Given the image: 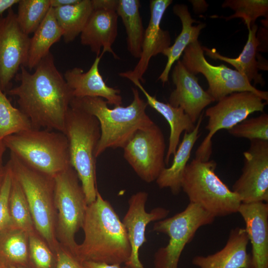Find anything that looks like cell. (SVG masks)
<instances>
[{"mask_svg": "<svg viewBox=\"0 0 268 268\" xmlns=\"http://www.w3.org/2000/svg\"><path fill=\"white\" fill-rule=\"evenodd\" d=\"M213 160L194 158L188 163L181 182V190L190 202L196 204L215 217L238 212L239 197L230 190L216 175Z\"/></svg>", "mask_w": 268, "mask_h": 268, "instance_id": "52a82bcc", "label": "cell"}, {"mask_svg": "<svg viewBox=\"0 0 268 268\" xmlns=\"http://www.w3.org/2000/svg\"><path fill=\"white\" fill-rule=\"evenodd\" d=\"M123 149L125 160L145 182L156 181L166 167L165 138L155 123L137 131Z\"/></svg>", "mask_w": 268, "mask_h": 268, "instance_id": "7c38bea8", "label": "cell"}, {"mask_svg": "<svg viewBox=\"0 0 268 268\" xmlns=\"http://www.w3.org/2000/svg\"><path fill=\"white\" fill-rule=\"evenodd\" d=\"M9 209L12 226L28 234L36 231L24 193L13 175L9 198Z\"/></svg>", "mask_w": 268, "mask_h": 268, "instance_id": "f546056e", "label": "cell"}, {"mask_svg": "<svg viewBox=\"0 0 268 268\" xmlns=\"http://www.w3.org/2000/svg\"><path fill=\"white\" fill-rule=\"evenodd\" d=\"M0 268H2V266L0 262Z\"/></svg>", "mask_w": 268, "mask_h": 268, "instance_id": "bcb514c9", "label": "cell"}, {"mask_svg": "<svg viewBox=\"0 0 268 268\" xmlns=\"http://www.w3.org/2000/svg\"><path fill=\"white\" fill-rule=\"evenodd\" d=\"M19 0H0V16L6 10L11 8L12 6L17 4Z\"/></svg>", "mask_w": 268, "mask_h": 268, "instance_id": "b9f144b4", "label": "cell"}, {"mask_svg": "<svg viewBox=\"0 0 268 268\" xmlns=\"http://www.w3.org/2000/svg\"><path fill=\"white\" fill-rule=\"evenodd\" d=\"M223 8L229 7L235 11L228 17H223L226 20L235 18H241L248 28L255 24L259 17L268 18V0H226L222 4Z\"/></svg>", "mask_w": 268, "mask_h": 268, "instance_id": "d6a6232c", "label": "cell"}, {"mask_svg": "<svg viewBox=\"0 0 268 268\" xmlns=\"http://www.w3.org/2000/svg\"><path fill=\"white\" fill-rule=\"evenodd\" d=\"M55 203L57 211L56 237L75 256L76 233L82 228L87 203L80 180L71 167L54 177Z\"/></svg>", "mask_w": 268, "mask_h": 268, "instance_id": "ba28073f", "label": "cell"}, {"mask_svg": "<svg viewBox=\"0 0 268 268\" xmlns=\"http://www.w3.org/2000/svg\"><path fill=\"white\" fill-rule=\"evenodd\" d=\"M181 62L192 73L203 75L208 84L206 91L215 101L233 93L249 91L256 94L268 102V92L257 89L238 71L223 64L214 66L209 64L204 57L202 46L198 40L191 43L186 47Z\"/></svg>", "mask_w": 268, "mask_h": 268, "instance_id": "30bf717a", "label": "cell"}, {"mask_svg": "<svg viewBox=\"0 0 268 268\" xmlns=\"http://www.w3.org/2000/svg\"><path fill=\"white\" fill-rule=\"evenodd\" d=\"M103 55L101 53L96 56L86 72L75 67L66 70L64 77L73 98L100 97L105 100L108 104L121 105L122 97L120 90L107 85L99 72V65Z\"/></svg>", "mask_w": 268, "mask_h": 268, "instance_id": "ac0fdd59", "label": "cell"}, {"mask_svg": "<svg viewBox=\"0 0 268 268\" xmlns=\"http://www.w3.org/2000/svg\"><path fill=\"white\" fill-rule=\"evenodd\" d=\"M193 6L194 12H203L206 11L208 4L205 0H190Z\"/></svg>", "mask_w": 268, "mask_h": 268, "instance_id": "60d3db41", "label": "cell"}, {"mask_svg": "<svg viewBox=\"0 0 268 268\" xmlns=\"http://www.w3.org/2000/svg\"><path fill=\"white\" fill-rule=\"evenodd\" d=\"M86 268H121L120 264H109L105 263H99L92 261L83 262Z\"/></svg>", "mask_w": 268, "mask_h": 268, "instance_id": "f35d334b", "label": "cell"}, {"mask_svg": "<svg viewBox=\"0 0 268 268\" xmlns=\"http://www.w3.org/2000/svg\"><path fill=\"white\" fill-rule=\"evenodd\" d=\"M82 229L84 239L75 256L81 262L125 264L131 247L126 229L111 204L98 190L94 201L87 204Z\"/></svg>", "mask_w": 268, "mask_h": 268, "instance_id": "7a4b0ae2", "label": "cell"}, {"mask_svg": "<svg viewBox=\"0 0 268 268\" xmlns=\"http://www.w3.org/2000/svg\"><path fill=\"white\" fill-rule=\"evenodd\" d=\"M32 128L28 117L11 104L0 89V139Z\"/></svg>", "mask_w": 268, "mask_h": 268, "instance_id": "4dcf8cb0", "label": "cell"}, {"mask_svg": "<svg viewBox=\"0 0 268 268\" xmlns=\"http://www.w3.org/2000/svg\"><path fill=\"white\" fill-rule=\"evenodd\" d=\"M267 104L256 94L244 91L229 94L207 108L205 116L208 120L205 129L208 133L197 148L195 158L209 160L212 153V138L217 132L229 130L254 112H263Z\"/></svg>", "mask_w": 268, "mask_h": 268, "instance_id": "8fae6325", "label": "cell"}, {"mask_svg": "<svg viewBox=\"0 0 268 268\" xmlns=\"http://www.w3.org/2000/svg\"><path fill=\"white\" fill-rule=\"evenodd\" d=\"M133 99L126 107L109 108L100 97L73 98L70 106L94 117L99 123L100 137L95 150L97 158L109 148H123L138 131L148 128L154 122L146 112L148 104L138 89L132 88Z\"/></svg>", "mask_w": 268, "mask_h": 268, "instance_id": "3957f363", "label": "cell"}, {"mask_svg": "<svg viewBox=\"0 0 268 268\" xmlns=\"http://www.w3.org/2000/svg\"><path fill=\"white\" fill-rule=\"evenodd\" d=\"M244 166L232 191L241 203L268 202V141H250L243 152Z\"/></svg>", "mask_w": 268, "mask_h": 268, "instance_id": "5bb4252c", "label": "cell"}, {"mask_svg": "<svg viewBox=\"0 0 268 268\" xmlns=\"http://www.w3.org/2000/svg\"><path fill=\"white\" fill-rule=\"evenodd\" d=\"M7 163L24 193L36 231L55 253L60 243L56 237L54 177L32 169L11 152Z\"/></svg>", "mask_w": 268, "mask_h": 268, "instance_id": "8992f818", "label": "cell"}, {"mask_svg": "<svg viewBox=\"0 0 268 268\" xmlns=\"http://www.w3.org/2000/svg\"><path fill=\"white\" fill-rule=\"evenodd\" d=\"M148 194L139 191L133 194L128 201L129 207L123 223L126 229L131 247V254L124 264L125 268H144L139 258V251L147 241L145 231L147 225L151 222L165 218L169 210L163 207H156L148 212L145 204Z\"/></svg>", "mask_w": 268, "mask_h": 268, "instance_id": "9a60e30c", "label": "cell"}, {"mask_svg": "<svg viewBox=\"0 0 268 268\" xmlns=\"http://www.w3.org/2000/svg\"><path fill=\"white\" fill-rule=\"evenodd\" d=\"M5 167V174L0 189V231L12 226L9 209V198L13 174L7 163Z\"/></svg>", "mask_w": 268, "mask_h": 268, "instance_id": "d590c367", "label": "cell"}, {"mask_svg": "<svg viewBox=\"0 0 268 268\" xmlns=\"http://www.w3.org/2000/svg\"><path fill=\"white\" fill-rule=\"evenodd\" d=\"M65 43L73 41L80 35L93 10L91 0H79L73 4L54 8Z\"/></svg>", "mask_w": 268, "mask_h": 268, "instance_id": "83f0119b", "label": "cell"}, {"mask_svg": "<svg viewBox=\"0 0 268 268\" xmlns=\"http://www.w3.org/2000/svg\"><path fill=\"white\" fill-rule=\"evenodd\" d=\"M173 11L181 21L182 30L174 44L166 49L162 54L167 57V61L158 80H160L163 84L168 82L169 73L174 63L179 60L185 49L190 44L198 40L201 30L206 26L204 23H199L196 26L192 25L194 23L199 22L192 18L188 6L185 4L174 5Z\"/></svg>", "mask_w": 268, "mask_h": 268, "instance_id": "d4e9b609", "label": "cell"}, {"mask_svg": "<svg viewBox=\"0 0 268 268\" xmlns=\"http://www.w3.org/2000/svg\"><path fill=\"white\" fill-rule=\"evenodd\" d=\"M93 9H107L116 11L118 0H91Z\"/></svg>", "mask_w": 268, "mask_h": 268, "instance_id": "74e56055", "label": "cell"}, {"mask_svg": "<svg viewBox=\"0 0 268 268\" xmlns=\"http://www.w3.org/2000/svg\"><path fill=\"white\" fill-rule=\"evenodd\" d=\"M7 149L3 139H0V167L3 166V158L4 154Z\"/></svg>", "mask_w": 268, "mask_h": 268, "instance_id": "7bdbcfd3", "label": "cell"}, {"mask_svg": "<svg viewBox=\"0 0 268 268\" xmlns=\"http://www.w3.org/2000/svg\"><path fill=\"white\" fill-rule=\"evenodd\" d=\"M3 140L6 148L25 164L48 176L54 177L71 166L68 141L62 132L32 128Z\"/></svg>", "mask_w": 268, "mask_h": 268, "instance_id": "5b68a950", "label": "cell"}, {"mask_svg": "<svg viewBox=\"0 0 268 268\" xmlns=\"http://www.w3.org/2000/svg\"><path fill=\"white\" fill-rule=\"evenodd\" d=\"M202 116L201 114L193 131L185 132L183 139L174 155L171 166L165 167L155 181L159 188H169L174 195L179 194L182 190V179L193 146L200 136L199 130Z\"/></svg>", "mask_w": 268, "mask_h": 268, "instance_id": "603a6c76", "label": "cell"}, {"mask_svg": "<svg viewBox=\"0 0 268 268\" xmlns=\"http://www.w3.org/2000/svg\"><path fill=\"white\" fill-rule=\"evenodd\" d=\"M172 79L175 89L170 95L168 103L181 108L195 124L202 110L215 100L201 87L198 78L188 71L180 60L177 61L173 69Z\"/></svg>", "mask_w": 268, "mask_h": 268, "instance_id": "e0dca14e", "label": "cell"}, {"mask_svg": "<svg viewBox=\"0 0 268 268\" xmlns=\"http://www.w3.org/2000/svg\"><path fill=\"white\" fill-rule=\"evenodd\" d=\"M138 0H118L116 11L120 17L127 35V48L131 55L139 59L145 30L139 12Z\"/></svg>", "mask_w": 268, "mask_h": 268, "instance_id": "f1b7e54d", "label": "cell"}, {"mask_svg": "<svg viewBox=\"0 0 268 268\" xmlns=\"http://www.w3.org/2000/svg\"><path fill=\"white\" fill-rule=\"evenodd\" d=\"M30 39L20 28L12 8L0 16V89L4 93L12 88L20 67H26Z\"/></svg>", "mask_w": 268, "mask_h": 268, "instance_id": "4fadbf2b", "label": "cell"}, {"mask_svg": "<svg viewBox=\"0 0 268 268\" xmlns=\"http://www.w3.org/2000/svg\"><path fill=\"white\" fill-rule=\"evenodd\" d=\"M30 73L22 66L15 78L19 85L5 94L17 98L19 109L33 129L64 133L66 115L73 98L72 91L51 52Z\"/></svg>", "mask_w": 268, "mask_h": 268, "instance_id": "6da1fadb", "label": "cell"}, {"mask_svg": "<svg viewBox=\"0 0 268 268\" xmlns=\"http://www.w3.org/2000/svg\"><path fill=\"white\" fill-rule=\"evenodd\" d=\"M79 0H50V7L55 8L71 5L78 2Z\"/></svg>", "mask_w": 268, "mask_h": 268, "instance_id": "ab89813d", "label": "cell"}, {"mask_svg": "<svg viewBox=\"0 0 268 268\" xmlns=\"http://www.w3.org/2000/svg\"><path fill=\"white\" fill-rule=\"evenodd\" d=\"M30 39L26 66L35 69L41 60L50 52L52 46L63 37V31L56 20L54 8L51 7L43 21Z\"/></svg>", "mask_w": 268, "mask_h": 268, "instance_id": "484cf974", "label": "cell"}, {"mask_svg": "<svg viewBox=\"0 0 268 268\" xmlns=\"http://www.w3.org/2000/svg\"><path fill=\"white\" fill-rule=\"evenodd\" d=\"M249 242L245 228L237 227L230 230L222 249L206 256H196L192 263L199 268H254L247 250Z\"/></svg>", "mask_w": 268, "mask_h": 268, "instance_id": "ffe728a7", "label": "cell"}, {"mask_svg": "<svg viewBox=\"0 0 268 268\" xmlns=\"http://www.w3.org/2000/svg\"><path fill=\"white\" fill-rule=\"evenodd\" d=\"M258 28L256 24L248 28L249 34L247 41L242 52L236 58L222 56L214 48L209 49L202 46L203 50L205 55L210 58L224 61L232 65L235 68V70L244 75L250 82L254 81L255 85L260 84L264 86L265 81L262 74L259 72L260 64L257 60L260 45L256 34Z\"/></svg>", "mask_w": 268, "mask_h": 268, "instance_id": "cb8c5ba5", "label": "cell"}, {"mask_svg": "<svg viewBox=\"0 0 268 268\" xmlns=\"http://www.w3.org/2000/svg\"><path fill=\"white\" fill-rule=\"evenodd\" d=\"M63 133L68 141L70 165L77 173L89 204L96 200L98 191L95 150L100 137L99 123L95 117L69 106Z\"/></svg>", "mask_w": 268, "mask_h": 268, "instance_id": "277c9868", "label": "cell"}, {"mask_svg": "<svg viewBox=\"0 0 268 268\" xmlns=\"http://www.w3.org/2000/svg\"><path fill=\"white\" fill-rule=\"evenodd\" d=\"M133 83L143 93L148 105L161 114L169 125V143L165 158L166 165H168L171 157L176 153L183 132H191L194 130L196 125L181 108L175 107L168 103L159 101L147 92L140 81H135Z\"/></svg>", "mask_w": 268, "mask_h": 268, "instance_id": "7402d4cb", "label": "cell"}, {"mask_svg": "<svg viewBox=\"0 0 268 268\" xmlns=\"http://www.w3.org/2000/svg\"><path fill=\"white\" fill-rule=\"evenodd\" d=\"M228 131L234 136L247 138L250 141L254 139L268 141V115L263 113L259 116L246 119Z\"/></svg>", "mask_w": 268, "mask_h": 268, "instance_id": "e575fe53", "label": "cell"}, {"mask_svg": "<svg viewBox=\"0 0 268 268\" xmlns=\"http://www.w3.org/2000/svg\"><path fill=\"white\" fill-rule=\"evenodd\" d=\"M55 254L56 257L55 268H86L82 262L60 244L56 248Z\"/></svg>", "mask_w": 268, "mask_h": 268, "instance_id": "8d00e7d4", "label": "cell"}, {"mask_svg": "<svg viewBox=\"0 0 268 268\" xmlns=\"http://www.w3.org/2000/svg\"><path fill=\"white\" fill-rule=\"evenodd\" d=\"M172 0H151L149 2L150 17L145 30L141 53L138 62L132 70L119 73L133 82H143V76L148 67L151 58L163 52L170 46L171 36L168 31L161 28L160 23L163 15Z\"/></svg>", "mask_w": 268, "mask_h": 268, "instance_id": "2e32d148", "label": "cell"}, {"mask_svg": "<svg viewBox=\"0 0 268 268\" xmlns=\"http://www.w3.org/2000/svg\"><path fill=\"white\" fill-rule=\"evenodd\" d=\"M215 217L198 205L190 202L182 211L156 221L153 230L168 235L167 245L154 255V268H178L182 253L201 227L211 224Z\"/></svg>", "mask_w": 268, "mask_h": 268, "instance_id": "9c48e42d", "label": "cell"}, {"mask_svg": "<svg viewBox=\"0 0 268 268\" xmlns=\"http://www.w3.org/2000/svg\"><path fill=\"white\" fill-rule=\"evenodd\" d=\"M238 212L252 245L254 268H268V203H241Z\"/></svg>", "mask_w": 268, "mask_h": 268, "instance_id": "d6986e66", "label": "cell"}, {"mask_svg": "<svg viewBox=\"0 0 268 268\" xmlns=\"http://www.w3.org/2000/svg\"><path fill=\"white\" fill-rule=\"evenodd\" d=\"M28 237L27 232L13 226L0 231V262L2 266L30 268Z\"/></svg>", "mask_w": 268, "mask_h": 268, "instance_id": "4316f807", "label": "cell"}, {"mask_svg": "<svg viewBox=\"0 0 268 268\" xmlns=\"http://www.w3.org/2000/svg\"><path fill=\"white\" fill-rule=\"evenodd\" d=\"M28 258L30 268L56 267L55 253L37 231L29 234Z\"/></svg>", "mask_w": 268, "mask_h": 268, "instance_id": "836d02e7", "label": "cell"}, {"mask_svg": "<svg viewBox=\"0 0 268 268\" xmlns=\"http://www.w3.org/2000/svg\"><path fill=\"white\" fill-rule=\"evenodd\" d=\"M6 167L5 165H3L0 167V189L1 188L4 177L5 174Z\"/></svg>", "mask_w": 268, "mask_h": 268, "instance_id": "ee69618b", "label": "cell"}, {"mask_svg": "<svg viewBox=\"0 0 268 268\" xmlns=\"http://www.w3.org/2000/svg\"><path fill=\"white\" fill-rule=\"evenodd\" d=\"M118 16L115 10L107 9H93L82 31L80 43L89 47L99 56L109 52L115 59H119L112 46L118 35Z\"/></svg>", "mask_w": 268, "mask_h": 268, "instance_id": "44dd1931", "label": "cell"}, {"mask_svg": "<svg viewBox=\"0 0 268 268\" xmlns=\"http://www.w3.org/2000/svg\"><path fill=\"white\" fill-rule=\"evenodd\" d=\"M17 4L16 19L28 35L36 31L51 8L50 0H19Z\"/></svg>", "mask_w": 268, "mask_h": 268, "instance_id": "1f68e13d", "label": "cell"}, {"mask_svg": "<svg viewBox=\"0 0 268 268\" xmlns=\"http://www.w3.org/2000/svg\"><path fill=\"white\" fill-rule=\"evenodd\" d=\"M2 268H30L18 267H13V266H2Z\"/></svg>", "mask_w": 268, "mask_h": 268, "instance_id": "f6af8a7d", "label": "cell"}]
</instances>
